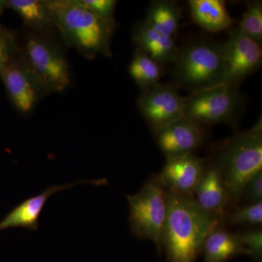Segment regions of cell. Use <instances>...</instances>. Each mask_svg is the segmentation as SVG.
Wrapping results in <instances>:
<instances>
[{
	"label": "cell",
	"instance_id": "6da1fadb",
	"mask_svg": "<svg viewBox=\"0 0 262 262\" xmlns=\"http://www.w3.org/2000/svg\"><path fill=\"white\" fill-rule=\"evenodd\" d=\"M221 218L207 213L192 196L168 192V213L162 248L168 262H196L203 244Z\"/></svg>",
	"mask_w": 262,
	"mask_h": 262
},
{
	"label": "cell",
	"instance_id": "7a4b0ae2",
	"mask_svg": "<svg viewBox=\"0 0 262 262\" xmlns=\"http://www.w3.org/2000/svg\"><path fill=\"white\" fill-rule=\"evenodd\" d=\"M57 33L63 42L87 59L112 56L115 24L103 20L77 0H48Z\"/></svg>",
	"mask_w": 262,
	"mask_h": 262
},
{
	"label": "cell",
	"instance_id": "3957f363",
	"mask_svg": "<svg viewBox=\"0 0 262 262\" xmlns=\"http://www.w3.org/2000/svg\"><path fill=\"white\" fill-rule=\"evenodd\" d=\"M220 170L230 203H238L247 183L262 172V123L236 134L225 144L214 163Z\"/></svg>",
	"mask_w": 262,
	"mask_h": 262
},
{
	"label": "cell",
	"instance_id": "277c9868",
	"mask_svg": "<svg viewBox=\"0 0 262 262\" xmlns=\"http://www.w3.org/2000/svg\"><path fill=\"white\" fill-rule=\"evenodd\" d=\"M20 56L47 96L60 94L70 87V63L56 38L26 30Z\"/></svg>",
	"mask_w": 262,
	"mask_h": 262
},
{
	"label": "cell",
	"instance_id": "5b68a950",
	"mask_svg": "<svg viewBox=\"0 0 262 262\" xmlns=\"http://www.w3.org/2000/svg\"><path fill=\"white\" fill-rule=\"evenodd\" d=\"M174 75L179 85L192 93L223 84L222 46L208 40L189 43L179 50Z\"/></svg>",
	"mask_w": 262,
	"mask_h": 262
},
{
	"label": "cell",
	"instance_id": "8992f818",
	"mask_svg": "<svg viewBox=\"0 0 262 262\" xmlns=\"http://www.w3.org/2000/svg\"><path fill=\"white\" fill-rule=\"evenodd\" d=\"M126 198L133 234L138 238L150 239L161 249L168 213V192L158 176L148 179L139 192Z\"/></svg>",
	"mask_w": 262,
	"mask_h": 262
},
{
	"label": "cell",
	"instance_id": "52a82bcc",
	"mask_svg": "<svg viewBox=\"0 0 262 262\" xmlns=\"http://www.w3.org/2000/svg\"><path fill=\"white\" fill-rule=\"evenodd\" d=\"M241 103L236 88L222 84L185 97V116L201 125L229 122Z\"/></svg>",
	"mask_w": 262,
	"mask_h": 262
},
{
	"label": "cell",
	"instance_id": "ba28073f",
	"mask_svg": "<svg viewBox=\"0 0 262 262\" xmlns=\"http://www.w3.org/2000/svg\"><path fill=\"white\" fill-rule=\"evenodd\" d=\"M225 77L223 84L238 89L241 82L259 69L262 62L261 43L232 29L222 46Z\"/></svg>",
	"mask_w": 262,
	"mask_h": 262
},
{
	"label": "cell",
	"instance_id": "9c48e42d",
	"mask_svg": "<svg viewBox=\"0 0 262 262\" xmlns=\"http://www.w3.org/2000/svg\"><path fill=\"white\" fill-rule=\"evenodd\" d=\"M137 106L154 132L185 116V97L168 84L158 83L142 91Z\"/></svg>",
	"mask_w": 262,
	"mask_h": 262
},
{
	"label": "cell",
	"instance_id": "30bf717a",
	"mask_svg": "<svg viewBox=\"0 0 262 262\" xmlns=\"http://www.w3.org/2000/svg\"><path fill=\"white\" fill-rule=\"evenodd\" d=\"M10 103L20 115L28 116L47 96L20 56L13 58L0 72Z\"/></svg>",
	"mask_w": 262,
	"mask_h": 262
},
{
	"label": "cell",
	"instance_id": "8fae6325",
	"mask_svg": "<svg viewBox=\"0 0 262 262\" xmlns=\"http://www.w3.org/2000/svg\"><path fill=\"white\" fill-rule=\"evenodd\" d=\"M206 165V160L193 154L168 157L158 179L167 192L193 196Z\"/></svg>",
	"mask_w": 262,
	"mask_h": 262
},
{
	"label": "cell",
	"instance_id": "7c38bea8",
	"mask_svg": "<svg viewBox=\"0 0 262 262\" xmlns=\"http://www.w3.org/2000/svg\"><path fill=\"white\" fill-rule=\"evenodd\" d=\"M203 139L202 125L186 116L155 132V141L166 158L193 154Z\"/></svg>",
	"mask_w": 262,
	"mask_h": 262
},
{
	"label": "cell",
	"instance_id": "4fadbf2b",
	"mask_svg": "<svg viewBox=\"0 0 262 262\" xmlns=\"http://www.w3.org/2000/svg\"><path fill=\"white\" fill-rule=\"evenodd\" d=\"M192 196L196 204L207 213L220 218L225 214L230 201L225 183L215 163L206 165Z\"/></svg>",
	"mask_w": 262,
	"mask_h": 262
},
{
	"label": "cell",
	"instance_id": "5bb4252c",
	"mask_svg": "<svg viewBox=\"0 0 262 262\" xmlns=\"http://www.w3.org/2000/svg\"><path fill=\"white\" fill-rule=\"evenodd\" d=\"M101 183V181H80V182L67 184V185H54L47 188L41 194L32 196L26 200L18 206L15 207L9 214L7 215L4 220L0 222V230L13 228V227H23L37 230L38 229V220L42 213L43 208L46 206L48 200L56 192L74 187L77 184L82 183Z\"/></svg>",
	"mask_w": 262,
	"mask_h": 262
},
{
	"label": "cell",
	"instance_id": "9a60e30c",
	"mask_svg": "<svg viewBox=\"0 0 262 262\" xmlns=\"http://www.w3.org/2000/svg\"><path fill=\"white\" fill-rule=\"evenodd\" d=\"M133 39L136 48L145 52L162 67L173 63L178 55L179 49L173 37L158 32L145 20L134 27Z\"/></svg>",
	"mask_w": 262,
	"mask_h": 262
},
{
	"label": "cell",
	"instance_id": "2e32d148",
	"mask_svg": "<svg viewBox=\"0 0 262 262\" xmlns=\"http://www.w3.org/2000/svg\"><path fill=\"white\" fill-rule=\"evenodd\" d=\"M6 9L21 18L26 30L56 38L58 33L48 0H6Z\"/></svg>",
	"mask_w": 262,
	"mask_h": 262
},
{
	"label": "cell",
	"instance_id": "e0dca14e",
	"mask_svg": "<svg viewBox=\"0 0 262 262\" xmlns=\"http://www.w3.org/2000/svg\"><path fill=\"white\" fill-rule=\"evenodd\" d=\"M202 252L205 262H227L239 255H248L237 234L231 233L220 223L207 236Z\"/></svg>",
	"mask_w": 262,
	"mask_h": 262
},
{
	"label": "cell",
	"instance_id": "ac0fdd59",
	"mask_svg": "<svg viewBox=\"0 0 262 262\" xmlns=\"http://www.w3.org/2000/svg\"><path fill=\"white\" fill-rule=\"evenodd\" d=\"M189 6L193 21L207 32H222L234 24L222 0H190Z\"/></svg>",
	"mask_w": 262,
	"mask_h": 262
},
{
	"label": "cell",
	"instance_id": "d6986e66",
	"mask_svg": "<svg viewBox=\"0 0 262 262\" xmlns=\"http://www.w3.org/2000/svg\"><path fill=\"white\" fill-rule=\"evenodd\" d=\"M181 15L180 8L175 2L158 0L149 5L145 21L158 32L173 37L179 29Z\"/></svg>",
	"mask_w": 262,
	"mask_h": 262
},
{
	"label": "cell",
	"instance_id": "ffe728a7",
	"mask_svg": "<svg viewBox=\"0 0 262 262\" xmlns=\"http://www.w3.org/2000/svg\"><path fill=\"white\" fill-rule=\"evenodd\" d=\"M132 80L144 91L160 83L162 67L139 48H136L128 67Z\"/></svg>",
	"mask_w": 262,
	"mask_h": 262
},
{
	"label": "cell",
	"instance_id": "44dd1931",
	"mask_svg": "<svg viewBox=\"0 0 262 262\" xmlns=\"http://www.w3.org/2000/svg\"><path fill=\"white\" fill-rule=\"evenodd\" d=\"M237 28L245 35L261 44V1H254L248 4Z\"/></svg>",
	"mask_w": 262,
	"mask_h": 262
},
{
	"label": "cell",
	"instance_id": "7402d4cb",
	"mask_svg": "<svg viewBox=\"0 0 262 262\" xmlns=\"http://www.w3.org/2000/svg\"><path fill=\"white\" fill-rule=\"evenodd\" d=\"M20 50L17 33L0 24V72L18 56Z\"/></svg>",
	"mask_w": 262,
	"mask_h": 262
},
{
	"label": "cell",
	"instance_id": "603a6c76",
	"mask_svg": "<svg viewBox=\"0 0 262 262\" xmlns=\"http://www.w3.org/2000/svg\"><path fill=\"white\" fill-rule=\"evenodd\" d=\"M229 225H261L262 202L246 204L227 215Z\"/></svg>",
	"mask_w": 262,
	"mask_h": 262
},
{
	"label": "cell",
	"instance_id": "cb8c5ba5",
	"mask_svg": "<svg viewBox=\"0 0 262 262\" xmlns=\"http://www.w3.org/2000/svg\"><path fill=\"white\" fill-rule=\"evenodd\" d=\"M81 5L87 8L103 20L115 24V12L116 0H77Z\"/></svg>",
	"mask_w": 262,
	"mask_h": 262
},
{
	"label": "cell",
	"instance_id": "d4e9b609",
	"mask_svg": "<svg viewBox=\"0 0 262 262\" xmlns=\"http://www.w3.org/2000/svg\"><path fill=\"white\" fill-rule=\"evenodd\" d=\"M248 255L259 259L262 255V231L256 228L236 234Z\"/></svg>",
	"mask_w": 262,
	"mask_h": 262
},
{
	"label": "cell",
	"instance_id": "484cf974",
	"mask_svg": "<svg viewBox=\"0 0 262 262\" xmlns=\"http://www.w3.org/2000/svg\"><path fill=\"white\" fill-rule=\"evenodd\" d=\"M242 200L247 204L262 202V172L247 183L241 194Z\"/></svg>",
	"mask_w": 262,
	"mask_h": 262
},
{
	"label": "cell",
	"instance_id": "4316f807",
	"mask_svg": "<svg viewBox=\"0 0 262 262\" xmlns=\"http://www.w3.org/2000/svg\"><path fill=\"white\" fill-rule=\"evenodd\" d=\"M5 9H6V0H0V15Z\"/></svg>",
	"mask_w": 262,
	"mask_h": 262
}]
</instances>
